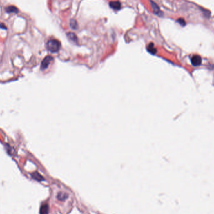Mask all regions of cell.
Returning a JSON list of instances; mask_svg holds the SVG:
<instances>
[{
  "label": "cell",
  "instance_id": "obj_13",
  "mask_svg": "<svg viewBox=\"0 0 214 214\" xmlns=\"http://www.w3.org/2000/svg\"><path fill=\"white\" fill-rule=\"evenodd\" d=\"M177 22L179 23L180 25H181L182 26H185V24H186V23H185L184 19H182V18L178 19V20H177Z\"/></svg>",
  "mask_w": 214,
  "mask_h": 214
},
{
  "label": "cell",
  "instance_id": "obj_6",
  "mask_svg": "<svg viewBox=\"0 0 214 214\" xmlns=\"http://www.w3.org/2000/svg\"><path fill=\"white\" fill-rule=\"evenodd\" d=\"M6 11L7 13H17L18 12V10L17 8H16L14 6H10L8 7H7Z\"/></svg>",
  "mask_w": 214,
  "mask_h": 214
},
{
  "label": "cell",
  "instance_id": "obj_11",
  "mask_svg": "<svg viewBox=\"0 0 214 214\" xmlns=\"http://www.w3.org/2000/svg\"><path fill=\"white\" fill-rule=\"evenodd\" d=\"M148 51L150 53H151L152 54H155L156 53L157 50L155 49V48L154 47L153 43H150V44L148 46Z\"/></svg>",
  "mask_w": 214,
  "mask_h": 214
},
{
  "label": "cell",
  "instance_id": "obj_12",
  "mask_svg": "<svg viewBox=\"0 0 214 214\" xmlns=\"http://www.w3.org/2000/svg\"><path fill=\"white\" fill-rule=\"evenodd\" d=\"M77 22L75 19H71L70 21V26L73 29H76L78 26Z\"/></svg>",
  "mask_w": 214,
  "mask_h": 214
},
{
  "label": "cell",
  "instance_id": "obj_8",
  "mask_svg": "<svg viewBox=\"0 0 214 214\" xmlns=\"http://www.w3.org/2000/svg\"><path fill=\"white\" fill-rule=\"evenodd\" d=\"M49 207L47 204L42 205L40 208V214H48Z\"/></svg>",
  "mask_w": 214,
  "mask_h": 214
},
{
  "label": "cell",
  "instance_id": "obj_5",
  "mask_svg": "<svg viewBox=\"0 0 214 214\" xmlns=\"http://www.w3.org/2000/svg\"><path fill=\"white\" fill-rule=\"evenodd\" d=\"M110 6L115 10H119L121 8V3L118 1H111L110 2Z\"/></svg>",
  "mask_w": 214,
  "mask_h": 214
},
{
  "label": "cell",
  "instance_id": "obj_3",
  "mask_svg": "<svg viewBox=\"0 0 214 214\" xmlns=\"http://www.w3.org/2000/svg\"><path fill=\"white\" fill-rule=\"evenodd\" d=\"M150 3H151V6H152V10H153V13L155 14L156 15L160 16V17L162 16V14H163V13H162V12L161 11L159 6H158L157 5V4L155 2H153V1H150Z\"/></svg>",
  "mask_w": 214,
  "mask_h": 214
},
{
  "label": "cell",
  "instance_id": "obj_10",
  "mask_svg": "<svg viewBox=\"0 0 214 214\" xmlns=\"http://www.w3.org/2000/svg\"><path fill=\"white\" fill-rule=\"evenodd\" d=\"M32 177L33 178H34V179L37 180L38 181H42L44 180V178H43V177L40 175V174L38 173V172H35L34 173L33 175H32Z\"/></svg>",
  "mask_w": 214,
  "mask_h": 214
},
{
  "label": "cell",
  "instance_id": "obj_4",
  "mask_svg": "<svg viewBox=\"0 0 214 214\" xmlns=\"http://www.w3.org/2000/svg\"><path fill=\"white\" fill-rule=\"evenodd\" d=\"M191 61L193 66H199L202 63V58L199 55H194L191 58Z\"/></svg>",
  "mask_w": 214,
  "mask_h": 214
},
{
  "label": "cell",
  "instance_id": "obj_9",
  "mask_svg": "<svg viewBox=\"0 0 214 214\" xmlns=\"http://www.w3.org/2000/svg\"><path fill=\"white\" fill-rule=\"evenodd\" d=\"M68 194H67V193H63V192H59L58 194L57 198H58V199L59 200L64 201L67 199V198H68Z\"/></svg>",
  "mask_w": 214,
  "mask_h": 214
},
{
  "label": "cell",
  "instance_id": "obj_1",
  "mask_svg": "<svg viewBox=\"0 0 214 214\" xmlns=\"http://www.w3.org/2000/svg\"><path fill=\"white\" fill-rule=\"evenodd\" d=\"M61 48V43L57 39H50L47 43V48L51 53H57Z\"/></svg>",
  "mask_w": 214,
  "mask_h": 214
},
{
  "label": "cell",
  "instance_id": "obj_7",
  "mask_svg": "<svg viewBox=\"0 0 214 214\" xmlns=\"http://www.w3.org/2000/svg\"><path fill=\"white\" fill-rule=\"evenodd\" d=\"M67 37H68L69 39H70L71 41H73L74 43H77L78 41L77 37L76 36V35L73 33H70V32L68 33V34H67Z\"/></svg>",
  "mask_w": 214,
  "mask_h": 214
},
{
  "label": "cell",
  "instance_id": "obj_2",
  "mask_svg": "<svg viewBox=\"0 0 214 214\" xmlns=\"http://www.w3.org/2000/svg\"><path fill=\"white\" fill-rule=\"evenodd\" d=\"M53 60V58L51 56H47L42 61L41 65V70H45L48 67L49 65L51 63V62Z\"/></svg>",
  "mask_w": 214,
  "mask_h": 214
}]
</instances>
